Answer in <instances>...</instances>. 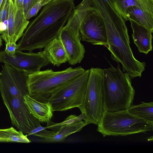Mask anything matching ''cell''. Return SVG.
<instances>
[{
    "instance_id": "52a82bcc",
    "label": "cell",
    "mask_w": 153,
    "mask_h": 153,
    "mask_svg": "<svg viewBox=\"0 0 153 153\" xmlns=\"http://www.w3.org/2000/svg\"><path fill=\"white\" fill-rule=\"evenodd\" d=\"M89 74L90 69L85 70L81 75L51 94L48 102L53 111L79 108L82 105Z\"/></svg>"
},
{
    "instance_id": "ba28073f",
    "label": "cell",
    "mask_w": 153,
    "mask_h": 153,
    "mask_svg": "<svg viewBox=\"0 0 153 153\" xmlns=\"http://www.w3.org/2000/svg\"><path fill=\"white\" fill-rule=\"evenodd\" d=\"M117 12L125 21L131 20L145 27L153 22V0H115Z\"/></svg>"
},
{
    "instance_id": "3957f363",
    "label": "cell",
    "mask_w": 153,
    "mask_h": 153,
    "mask_svg": "<svg viewBox=\"0 0 153 153\" xmlns=\"http://www.w3.org/2000/svg\"><path fill=\"white\" fill-rule=\"evenodd\" d=\"M103 70V111L127 110L132 105L135 94L129 75L121 71L119 65Z\"/></svg>"
},
{
    "instance_id": "4fadbf2b",
    "label": "cell",
    "mask_w": 153,
    "mask_h": 153,
    "mask_svg": "<svg viewBox=\"0 0 153 153\" xmlns=\"http://www.w3.org/2000/svg\"><path fill=\"white\" fill-rule=\"evenodd\" d=\"M88 124L85 121H81L68 125L52 127L49 129L51 131L47 130L45 127L41 126L33 135L41 137L45 142H61L70 135L80 131Z\"/></svg>"
},
{
    "instance_id": "83f0119b",
    "label": "cell",
    "mask_w": 153,
    "mask_h": 153,
    "mask_svg": "<svg viewBox=\"0 0 153 153\" xmlns=\"http://www.w3.org/2000/svg\"><path fill=\"white\" fill-rule=\"evenodd\" d=\"M3 1V0H0V7L1 6V4L2 3Z\"/></svg>"
},
{
    "instance_id": "9a60e30c",
    "label": "cell",
    "mask_w": 153,
    "mask_h": 153,
    "mask_svg": "<svg viewBox=\"0 0 153 153\" xmlns=\"http://www.w3.org/2000/svg\"><path fill=\"white\" fill-rule=\"evenodd\" d=\"M24 99L30 113L40 123H47L51 120L53 111L49 102H40L31 97L28 94L25 96Z\"/></svg>"
},
{
    "instance_id": "d6986e66",
    "label": "cell",
    "mask_w": 153,
    "mask_h": 153,
    "mask_svg": "<svg viewBox=\"0 0 153 153\" xmlns=\"http://www.w3.org/2000/svg\"><path fill=\"white\" fill-rule=\"evenodd\" d=\"M77 116L75 114L71 115L66 118L63 121L59 123H54L51 120L47 123V125L45 127V128L49 129L53 127H59L71 124L76 122V120Z\"/></svg>"
},
{
    "instance_id": "5bb4252c",
    "label": "cell",
    "mask_w": 153,
    "mask_h": 153,
    "mask_svg": "<svg viewBox=\"0 0 153 153\" xmlns=\"http://www.w3.org/2000/svg\"><path fill=\"white\" fill-rule=\"evenodd\" d=\"M133 31L132 34L134 44L140 53L146 54L152 50V33L153 31L129 20Z\"/></svg>"
},
{
    "instance_id": "ac0fdd59",
    "label": "cell",
    "mask_w": 153,
    "mask_h": 153,
    "mask_svg": "<svg viewBox=\"0 0 153 153\" xmlns=\"http://www.w3.org/2000/svg\"><path fill=\"white\" fill-rule=\"evenodd\" d=\"M30 141L21 131H17L13 127L0 129V142H13L29 143Z\"/></svg>"
},
{
    "instance_id": "ffe728a7",
    "label": "cell",
    "mask_w": 153,
    "mask_h": 153,
    "mask_svg": "<svg viewBox=\"0 0 153 153\" xmlns=\"http://www.w3.org/2000/svg\"><path fill=\"white\" fill-rule=\"evenodd\" d=\"M45 0H39L30 9L26 17V19L28 20L33 17L36 15L42 7L45 4Z\"/></svg>"
},
{
    "instance_id": "30bf717a",
    "label": "cell",
    "mask_w": 153,
    "mask_h": 153,
    "mask_svg": "<svg viewBox=\"0 0 153 153\" xmlns=\"http://www.w3.org/2000/svg\"><path fill=\"white\" fill-rule=\"evenodd\" d=\"M82 40L93 45L108 46L107 31L104 22L97 10L88 14L79 28Z\"/></svg>"
},
{
    "instance_id": "cb8c5ba5",
    "label": "cell",
    "mask_w": 153,
    "mask_h": 153,
    "mask_svg": "<svg viewBox=\"0 0 153 153\" xmlns=\"http://www.w3.org/2000/svg\"><path fill=\"white\" fill-rule=\"evenodd\" d=\"M85 119V116L83 113H81V114L78 116H77L76 119V122H79L83 120L84 121Z\"/></svg>"
},
{
    "instance_id": "2e32d148",
    "label": "cell",
    "mask_w": 153,
    "mask_h": 153,
    "mask_svg": "<svg viewBox=\"0 0 153 153\" xmlns=\"http://www.w3.org/2000/svg\"><path fill=\"white\" fill-rule=\"evenodd\" d=\"M45 57L53 65L59 67L67 62V57L60 40L56 38L46 46L42 51Z\"/></svg>"
},
{
    "instance_id": "603a6c76",
    "label": "cell",
    "mask_w": 153,
    "mask_h": 153,
    "mask_svg": "<svg viewBox=\"0 0 153 153\" xmlns=\"http://www.w3.org/2000/svg\"><path fill=\"white\" fill-rule=\"evenodd\" d=\"M39 0H24L23 8L25 17L26 19L27 14L30 9Z\"/></svg>"
},
{
    "instance_id": "484cf974",
    "label": "cell",
    "mask_w": 153,
    "mask_h": 153,
    "mask_svg": "<svg viewBox=\"0 0 153 153\" xmlns=\"http://www.w3.org/2000/svg\"><path fill=\"white\" fill-rule=\"evenodd\" d=\"M108 1L112 7L117 12V8L115 4V0H108Z\"/></svg>"
},
{
    "instance_id": "7c38bea8",
    "label": "cell",
    "mask_w": 153,
    "mask_h": 153,
    "mask_svg": "<svg viewBox=\"0 0 153 153\" xmlns=\"http://www.w3.org/2000/svg\"><path fill=\"white\" fill-rule=\"evenodd\" d=\"M80 36V33H76L63 27L58 38L65 50L67 62L72 65L80 63L84 57L85 50L81 42Z\"/></svg>"
},
{
    "instance_id": "6da1fadb",
    "label": "cell",
    "mask_w": 153,
    "mask_h": 153,
    "mask_svg": "<svg viewBox=\"0 0 153 153\" xmlns=\"http://www.w3.org/2000/svg\"><path fill=\"white\" fill-rule=\"evenodd\" d=\"M29 24L18 44L17 50L33 51L44 48L59 33L74 7V0H52Z\"/></svg>"
},
{
    "instance_id": "8992f818",
    "label": "cell",
    "mask_w": 153,
    "mask_h": 153,
    "mask_svg": "<svg viewBox=\"0 0 153 153\" xmlns=\"http://www.w3.org/2000/svg\"><path fill=\"white\" fill-rule=\"evenodd\" d=\"M103 70L97 68L90 69L86 92L82 105L79 108L84 113V120L97 125L103 112Z\"/></svg>"
},
{
    "instance_id": "44dd1931",
    "label": "cell",
    "mask_w": 153,
    "mask_h": 153,
    "mask_svg": "<svg viewBox=\"0 0 153 153\" xmlns=\"http://www.w3.org/2000/svg\"><path fill=\"white\" fill-rule=\"evenodd\" d=\"M9 0H3L0 7V23L8 18Z\"/></svg>"
},
{
    "instance_id": "5b68a950",
    "label": "cell",
    "mask_w": 153,
    "mask_h": 153,
    "mask_svg": "<svg viewBox=\"0 0 153 153\" xmlns=\"http://www.w3.org/2000/svg\"><path fill=\"white\" fill-rule=\"evenodd\" d=\"M97 130L104 136H126L152 131L153 122L138 118L127 110L103 111Z\"/></svg>"
},
{
    "instance_id": "7a4b0ae2",
    "label": "cell",
    "mask_w": 153,
    "mask_h": 153,
    "mask_svg": "<svg viewBox=\"0 0 153 153\" xmlns=\"http://www.w3.org/2000/svg\"><path fill=\"white\" fill-rule=\"evenodd\" d=\"M28 75L5 63L2 65L0 72V92L12 124L26 135L41 126L40 122L30 113L25 102L24 97L28 94Z\"/></svg>"
},
{
    "instance_id": "277c9868",
    "label": "cell",
    "mask_w": 153,
    "mask_h": 153,
    "mask_svg": "<svg viewBox=\"0 0 153 153\" xmlns=\"http://www.w3.org/2000/svg\"><path fill=\"white\" fill-rule=\"evenodd\" d=\"M85 70L81 66L74 68L70 67L61 71L48 69L29 74L27 80L28 94L40 102H48L52 94Z\"/></svg>"
},
{
    "instance_id": "d4e9b609",
    "label": "cell",
    "mask_w": 153,
    "mask_h": 153,
    "mask_svg": "<svg viewBox=\"0 0 153 153\" xmlns=\"http://www.w3.org/2000/svg\"><path fill=\"white\" fill-rule=\"evenodd\" d=\"M23 1L24 0H13L14 3L16 5L22 8H23Z\"/></svg>"
},
{
    "instance_id": "4316f807",
    "label": "cell",
    "mask_w": 153,
    "mask_h": 153,
    "mask_svg": "<svg viewBox=\"0 0 153 153\" xmlns=\"http://www.w3.org/2000/svg\"><path fill=\"white\" fill-rule=\"evenodd\" d=\"M2 39L1 37V35H0V48L2 45Z\"/></svg>"
},
{
    "instance_id": "8fae6325",
    "label": "cell",
    "mask_w": 153,
    "mask_h": 153,
    "mask_svg": "<svg viewBox=\"0 0 153 153\" xmlns=\"http://www.w3.org/2000/svg\"><path fill=\"white\" fill-rule=\"evenodd\" d=\"M29 23L25 17L23 8L17 6L13 0H9L7 28L1 35L2 39L5 43H16L23 36Z\"/></svg>"
},
{
    "instance_id": "e0dca14e",
    "label": "cell",
    "mask_w": 153,
    "mask_h": 153,
    "mask_svg": "<svg viewBox=\"0 0 153 153\" xmlns=\"http://www.w3.org/2000/svg\"><path fill=\"white\" fill-rule=\"evenodd\" d=\"M130 114L146 121L153 122V102L131 105L127 110Z\"/></svg>"
},
{
    "instance_id": "9c48e42d",
    "label": "cell",
    "mask_w": 153,
    "mask_h": 153,
    "mask_svg": "<svg viewBox=\"0 0 153 153\" xmlns=\"http://www.w3.org/2000/svg\"><path fill=\"white\" fill-rule=\"evenodd\" d=\"M0 63L7 64L29 75L39 71L50 62L44 56L42 51L38 53H25L17 50L12 56L8 55L4 51H1Z\"/></svg>"
},
{
    "instance_id": "7402d4cb",
    "label": "cell",
    "mask_w": 153,
    "mask_h": 153,
    "mask_svg": "<svg viewBox=\"0 0 153 153\" xmlns=\"http://www.w3.org/2000/svg\"><path fill=\"white\" fill-rule=\"evenodd\" d=\"M6 47L5 52L9 56H12L18 49V45L16 43L8 42L5 43Z\"/></svg>"
}]
</instances>
